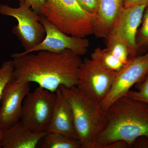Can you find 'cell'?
Listing matches in <instances>:
<instances>
[{"label":"cell","mask_w":148,"mask_h":148,"mask_svg":"<svg viewBox=\"0 0 148 148\" xmlns=\"http://www.w3.org/2000/svg\"><path fill=\"white\" fill-rule=\"evenodd\" d=\"M14 70L12 79L17 82H35L55 92L61 86L77 85L80 56L69 49L60 53L40 51L36 54L12 55Z\"/></svg>","instance_id":"1"},{"label":"cell","mask_w":148,"mask_h":148,"mask_svg":"<svg viewBox=\"0 0 148 148\" xmlns=\"http://www.w3.org/2000/svg\"><path fill=\"white\" fill-rule=\"evenodd\" d=\"M107 123L97 139L98 148L115 141H125L129 148L137 138L148 137V104L126 95L106 111Z\"/></svg>","instance_id":"2"},{"label":"cell","mask_w":148,"mask_h":148,"mask_svg":"<svg viewBox=\"0 0 148 148\" xmlns=\"http://www.w3.org/2000/svg\"><path fill=\"white\" fill-rule=\"evenodd\" d=\"M71 106L75 127L82 148H98L97 140L107 123L100 102L85 94L78 86L59 87Z\"/></svg>","instance_id":"3"},{"label":"cell","mask_w":148,"mask_h":148,"mask_svg":"<svg viewBox=\"0 0 148 148\" xmlns=\"http://www.w3.org/2000/svg\"><path fill=\"white\" fill-rule=\"evenodd\" d=\"M40 14L70 36L84 38L94 34L95 15L85 10L77 0H45Z\"/></svg>","instance_id":"4"},{"label":"cell","mask_w":148,"mask_h":148,"mask_svg":"<svg viewBox=\"0 0 148 148\" xmlns=\"http://www.w3.org/2000/svg\"><path fill=\"white\" fill-rule=\"evenodd\" d=\"M24 0L19 1L18 7H11L7 5H0V14L16 18L18 24L12 29L24 47L25 51L20 53H27L42 41L45 37V29L41 23V16L31 8Z\"/></svg>","instance_id":"5"},{"label":"cell","mask_w":148,"mask_h":148,"mask_svg":"<svg viewBox=\"0 0 148 148\" xmlns=\"http://www.w3.org/2000/svg\"><path fill=\"white\" fill-rule=\"evenodd\" d=\"M56 92L38 87L26 95L20 121L32 131L46 132L51 119Z\"/></svg>","instance_id":"6"},{"label":"cell","mask_w":148,"mask_h":148,"mask_svg":"<svg viewBox=\"0 0 148 148\" xmlns=\"http://www.w3.org/2000/svg\"><path fill=\"white\" fill-rule=\"evenodd\" d=\"M116 73L91 58H86L80 67L77 86L88 96L101 103L110 92Z\"/></svg>","instance_id":"7"},{"label":"cell","mask_w":148,"mask_h":148,"mask_svg":"<svg viewBox=\"0 0 148 148\" xmlns=\"http://www.w3.org/2000/svg\"><path fill=\"white\" fill-rule=\"evenodd\" d=\"M148 52L130 58L122 69L117 72L110 92L100 103L106 111L119 98L127 95L131 88L147 73Z\"/></svg>","instance_id":"8"},{"label":"cell","mask_w":148,"mask_h":148,"mask_svg":"<svg viewBox=\"0 0 148 148\" xmlns=\"http://www.w3.org/2000/svg\"><path fill=\"white\" fill-rule=\"evenodd\" d=\"M40 22L45 29V38L39 44L29 51L27 53L40 51L60 53L66 49H69L81 56L87 52L89 46V40L87 39L65 34L44 16H41Z\"/></svg>","instance_id":"9"},{"label":"cell","mask_w":148,"mask_h":148,"mask_svg":"<svg viewBox=\"0 0 148 148\" xmlns=\"http://www.w3.org/2000/svg\"><path fill=\"white\" fill-rule=\"evenodd\" d=\"M30 92V83L17 82L12 79L9 82L1 100L0 129L4 131L20 121L23 101Z\"/></svg>","instance_id":"10"},{"label":"cell","mask_w":148,"mask_h":148,"mask_svg":"<svg viewBox=\"0 0 148 148\" xmlns=\"http://www.w3.org/2000/svg\"><path fill=\"white\" fill-rule=\"evenodd\" d=\"M146 7L138 5L123 8L108 36L119 39L126 44L129 50V59L138 56L139 47L136 38Z\"/></svg>","instance_id":"11"},{"label":"cell","mask_w":148,"mask_h":148,"mask_svg":"<svg viewBox=\"0 0 148 148\" xmlns=\"http://www.w3.org/2000/svg\"><path fill=\"white\" fill-rule=\"evenodd\" d=\"M55 92L53 112L47 132H58L69 138L79 140L71 106L60 88Z\"/></svg>","instance_id":"12"},{"label":"cell","mask_w":148,"mask_h":148,"mask_svg":"<svg viewBox=\"0 0 148 148\" xmlns=\"http://www.w3.org/2000/svg\"><path fill=\"white\" fill-rule=\"evenodd\" d=\"M46 132L32 131L20 121L3 131L0 148H36Z\"/></svg>","instance_id":"13"},{"label":"cell","mask_w":148,"mask_h":148,"mask_svg":"<svg viewBox=\"0 0 148 148\" xmlns=\"http://www.w3.org/2000/svg\"><path fill=\"white\" fill-rule=\"evenodd\" d=\"M123 8V0H100L95 15L94 34L96 37L107 38Z\"/></svg>","instance_id":"14"},{"label":"cell","mask_w":148,"mask_h":148,"mask_svg":"<svg viewBox=\"0 0 148 148\" xmlns=\"http://www.w3.org/2000/svg\"><path fill=\"white\" fill-rule=\"evenodd\" d=\"M38 147L41 148H82L79 140L53 132H47Z\"/></svg>","instance_id":"15"},{"label":"cell","mask_w":148,"mask_h":148,"mask_svg":"<svg viewBox=\"0 0 148 148\" xmlns=\"http://www.w3.org/2000/svg\"><path fill=\"white\" fill-rule=\"evenodd\" d=\"M91 58L108 70L116 72L120 71L125 64L106 48H96L91 55Z\"/></svg>","instance_id":"16"},{"label":"cell","mask_w":148,"mask_h":148,"mask_svg":"<svg viewBox=\"0 0 148 148\" xmlns=\"http://www.w3.org/2000/svg\"><path fill=\"white\" fill-rule=\"evenodd\" d=\"M107 38V48L125 65L129 59V50L127 45L121 40L117 38L108 36Z\"/></svg>","instance_id":"17"},{"label":"cell","mask_w":148,"mask_h":148,"mask_svg":"<svg viewBox=\"0 0 148 148\" xmlns=\"http://www.w3.org/2000/svg\"><path fill=\"white\" fill-rule=\"evenodd\" d=\"M135 86L136 90H130L127 95L135 100L148 104V72Z\"/></svg>","instance_id":"18"},{"label":"cell","mask_w":148,"mask_h":148,"mask_svg":"<svg viewBox=\"0 0 148 148\" xmlns=\"http://www.w3.org/2000/svg\"><path fill=\"white\" fill-rule=\"evenodd\" d=\"M14 70L12 60L6 61L0 68V105L6 86L12 77Z\"/></svg>","instance_id":"19"},{"label":"cell","mask_w":148,"mask_h":148,"mask_svg":"<svg viewBox=\"0 0 148 148\" xmlns=\"http://www.w3.org/2000/svg\"><path fill=\"white\" fill-rule=\"evenodd\" d=\"M141 24V28L137 33V44L139 47L143 46L148 47V5L144 12Z\"/></svg>","instance_id":"20"},{"label":"cell","mask_w":148,"mask_h":148,"mask_svg":"<svg viewBox=\"0 0 148 148\" xmlns=\"http://www.w3.org/2000/svg\"><path fill=\"white\" fill-rule=\"evenodd\" d=\"M81 6L88 13L95 15L97 12L100 0H77Z\"/></svg>","instance_id":"21"},{"label":"cell","mask_w":148,"mask_h":148,"mask_svg":"<svg viewBox=\"0 0 148 148\" xmlns=\"http://www.w3.org/2000/svg\"><path fill=\"white\" fill-rule=\"evenodd\" d=\"M33 10L40 14L41 11L45 3V0H24Z\"/></svg>","instance_id":"22"},{"label":"cell","mask_w":148,"mask_h":148,"mask_svg":"<svg viewBox=\"0 0 148 148\" xmlns=\"http://www.w3.org/2000/svg\"><path fill=\"white\" fill-rule=\"evenodd\" d=\"M130 148H148V137L142 136L137 138L131 144Z\"/></svg>","instance_id":"23"},{"label":"cell","mask_w":148,"mask_h":148,"mask_svg":"<svg viewBox=\"0 0 148 148\" xmlns=\"http://www.w3.org/2000/svg\"><path fill=\"white\" fill-rule=\"evenodd\" d=\"M123 8L131 7L138 5H148V0H123Z\"/></svg>","instance_id":"24"},{"label":"cell","mask_w":148,"mask_h":148,"mask_svg":"<svg viewBox=\"0 0 148 148\" xmlns=\"http://www.w3.org/2000/svg\"><path fill=\"white\" fill-rule=\"evenodd\" d=\"M129 145L125 141L119 140L115 141L105 146L104 148H127Z\"/></svg>","instance_id":"25"},{"label":"cell","mask_w":148,"mask_h":148,"mask_svg":"<svg viewBox=\"0 0 148 148\" xmlns=\"http://www.w3.org/2000/svg\"><path fill=\"white\" fill-rule=\"evenodd\" d=\"M3 135V131L0 129V143H1L2 140Z\"/></svg>","instance_id":"26"},{"label":"cell","mask_w":148,"mask_h":148,"mask_svg":"<svg viewBox=\"0 0 148 148\" xmlns=\"http://www.w3.org/2000/svg\"><path fill=\"white\" fill-rule=\"evenodd\" d=\"M18 1H22V0H18Z\"/></svg>","instance_id":"27"}]
</instances>
